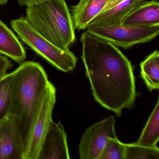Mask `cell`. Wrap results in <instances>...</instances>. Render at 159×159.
Masks as SVG:
<instances>
[{"label": "cell", "mask_w": 159, "mask_h": 159, "mask_svg": "<svg viewBox=\"0 0 159 159\" xmlns=\"http://www.w3.org/2000/svg\"><path fill=\"white\" fill-rule=\"evenodd\" d=\"M56 100V89L50 82L44 101L33 127L23 159H38L44 137L52 120L53 110Z\"/></svg>", "instance_id": "52a82bcc"}, {"label": "cell", "mask_w": 159, "mask_h": 159, "mask_svg": "<svg viewBox=\"0 0 159 159\" xmlns=\"http://www.w3.org/2000/svg\"><path fill=\"white\" fill-rule=\"evenodd\" d=\"M85 30L86 32L94 37L117 47L128 49L155 39L159 33V25L137 27L121 24L109 26H88Z\"/></svg>", "instance_id": "5b68a950"}, {"label": "cell", "mask_w": 159, "mask_h": 159, "mask_svg": "<svg viewBox=\"0 0 159 159\" xmlns=\"http://www.w3.org/2000/svg\"><path fill=\"white\" fill-rule=\"evenodd\" d=\"M11 25L24 43L57 69L68 72L76 67L78 58L74 53L50 42L31 26L25 17L12 20Z\"/></svg>", "instance_id": "277c9868"}, {"label": "cell", "mask_w": 159, "mask_h": 159, "mask_svg": "<svg viewBox=\"0 0 159 159\" xmlns=\"http://www.w3.org/2000/svg\"><path fill=\"white\" fill-rule=\"evenodd\" d=\"M125 146L117 138H108L98 159H125Z\"/></svg>", "instance_id": "ac0fdd59"}, {"label": "cell", "mask_w": 159, "mask_h": 159, "mask_svg": "<svg viewBox=\"0 0 159 159\" xmlns=\"http://www.w3.org/2000/svg\"><path fill=\"white\" fill-rule=\"evenodd\" d=\"M9 0H0V4L2 5H4L8 2Z\"/></svg>", "instance_id": "7402d4cb"}, {"label": "cell", "mask_w": 159, "mask_h": 159, "mask_svg": "<svg viewBox=\"0 0 159 159\" xmlns=\"http://www.w3.org/2000/svg\"><path fill=\"white\" fill-rule=\"evenodd\" d=\"M159 140V100H157L148 120L136 142V144L148 147L157 146Z\"/></svg>", "instance_id": "9a60e30c"}, {"label": "cell", "mask_w": 159, "mask_h": 159, "mask_svg": "<svg viewBox=\"0 0 159 159\" xmlns=\"http://www.w3.org/2000/svg\"><path fill=\"white\" fill-rule=\"evenodd\" d=\"M49 0H18V3L21 6L30 7L32 5L43 3Z\"/></svg>", "instance_id": "ffe728a7"}, {"label": "cell", "mask_w": 159, "mask_h": 159, "mask_svg": "<svg viewBox=\"0 0 159 159\" xmlns=\"http://www.w3.org/2000/svg\"><path fill=\"white\" fill-rule=\"evenodd\" d=\"M82 59L95 100L103 107L121 115L134 104L135 82L131 62L117 46L83 32Z\"/></svg>", "instance_id": "6da1fadb"}, {"label": "cell", "mask_w": 159, "mask_h": 159, "mask_svg": "<svg viewBox=\"0 0 159 159\" xmlns=\"http://www.w3.org/2000/svg\"><path fill=\"white\" fill-rule=\"evenodd\" d=\"M141 76L150 92L159 88V52L156 50L140 64Z\"/></svg>", "instance_id": "5bb4252c"}, {"label": "cell", "mask_w": 159, "mask_h": 159, "mask_svg": "<svg viewBox=\"0 0 159 159\" xmlns=\"http://www.w3.org/2000/svg\"><path fill=\"white\" fill-rule=\"evenodd\" d=\"M121 1H122V0H109V2H108L107 6H106V8H105V9H104V11L107 10V9H109V8H110V7H111V6L115 5V4H117V3H118V2Z\"/></svg>", "instance_id": "44dd1931"}, {"label": "cell", "mask_w": 159, "mask_h": 159, "mask_svg": "<svg viewBox=\"0 0 159 159\" xmlns=\"http://www.w3.org/2000/svg\"><path fill=\"white\" fill-rule=\"evenodd\" d=\"M0 54L17 63L26 58V52L16 35L0 20Z\"/></svg>", "instance_id": "4fadbf2b"}, {"label": "cell", "mask_w": 159, "mask_h": 159, "mask_svg": "<svg viewBox=\"0 0 159 159\" xmlns=\"http://www.w3.org/2000/svg\"><path fill=\"white\" fill-rule=\"evenodd\" d=\"M12 62L7 57L0 54V79L4 77L13 67Z\"/></svg>", "instance_id": "d6986e66"}, {"label": "cell", "mask_w": 159, "mask_h": 159, "mask_svg": "<svg viewBox=\"0 0 159 159\" xmlns=\"http://www.w3.org/2000/svg\"><path fill=\"white\" fill-rule=\"evenodd\" d=\"M145 0H122L102 11L88 26L101 27L122 24L126 16Z\"/></svg>", "instance_id": "30bf717a"}, {"label": "cell", "mask_w": 159, "mask_h": 159, "mask_svg": "<svg viewBox=\"0 0 159 159\" xmlns=\"http://www.w3.org/2000/svg\"><path fill=\"white\" fill-rule=\"evenodd\" d=\"M115 119L111 116L87 128L79 145L80 159H98L108 138L117 137Z\"/></svg>", "instance_id": "8992f818"}, {"label": "cell", "mask_w": 159, "mask_h": 159, "mask_svg": "<svg viewBox=\"0 0 159 159\" xmlns=\"http://www.w3.org/2000/svg\"><path fill=\"white\" fill-rule=\"evenodd\" d=\"M12 75L10 114L16 121L25 151L50 81L42 66L33 61L23 62Z\"/></svg>", "instance_id": "7a4b0ae2"}, {"label": "cell", "mask_w": 159, "mask_h": 159, "mask_svg": "<svg viewBox=\"0 0 159 159\" xmlns=\"http://www.w3.org/2000/svg\"><path fill=\"white\" fill-rule=\"evenodd\" d=\"M109 0H80L71 7V17L75 30H84L106 8Z\"/></svg>", "instance_id": "8fae6325"}, {"label": "cell", "mask_w": 159, "mask_h": 159, "mask_svg": "<svg viewBox=\"0 0 159 159\" xmlns=\"http://www.w3.org/2000/svg\"><path fill=\"white\" fill-rule=\"evenodd\" d=\"M26 19L50 42L69 50L75 42V28L66 0H49L27 7Z\"/></svg>", "instance_id": "3957f363"}, {"label": "cell", "mask_w": 159, "mask_h": 159, "mask_svg": "<svg viewBox=\"0 0 159 159\" xmlns=\"http://www.w3.org/2000/svg\"><path fill=\"white\" fill-rule=\"evenodd\" d=\"M125 159H159L157 146L148 147L136 143L125 144Z\"/></svg>", "instance_id": "e0dca14e"}, {"label": "cell", "mask_w": 159, "mask_h": 159, "mask_svg": "<svg viewBox=\"0 0 159 159\" xmlns=\"http://www.w3.org/2000/svg\"><path fill=\"white\" fill-rule=\"evenodd\" d=\"M12 72L0 79V123L10 114Z\"/></svg>", "instance_id": "2e32d148"}, {"label": "cell", "mask_w": 159, "mask_h": 159, "mask_svg": "<svg viewBox=\"0 0 159 159\" xmlns=\"http://www.w3.org/2000/svg\"><path fill=\"white\" fill-rule=\"evenodd\" d=\"M24 152L16 121L9 114L0 123V159H23Z\"/></svg>", "instance_id": "ba28073f"}, {"label": "cell", "mask_w": 159, "mask_h": 159, "mask_svg": "<svg viewBox=\"0 0 159 159\" xmlns=\"http://www.w3.org/2000/svg\"><path fill=\"white\" fill-rule=\"evenodd\" d=\"M123 25L137 27L159 25V3L157 1H145L131 12Z\"/></svg>", "instance_id": "7c38bea8"}, {"label": "cell", "mask_w": 159, "mask_h": 159, "mask_svg": "<svg viewBox=\"0 0 159 159\" xmlns=\"http://www.w3.org/2000/svg\"><path fill=\"white\" fill-rule=\"evenodd\" d=\"M67 135L60 122L52 121L43 139L38 159H69Z\"/></svg>", "instance_id": "9c48e42d"}]
</instances>
